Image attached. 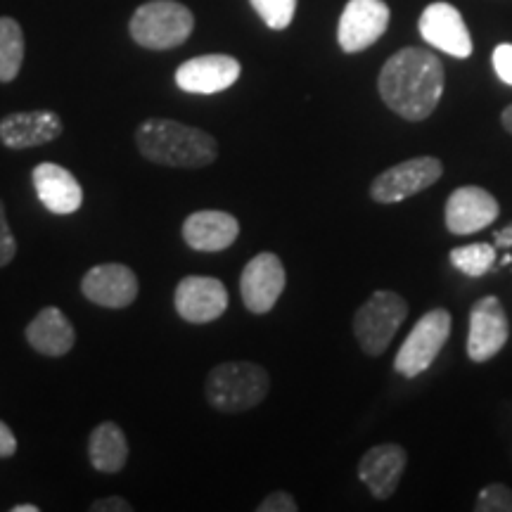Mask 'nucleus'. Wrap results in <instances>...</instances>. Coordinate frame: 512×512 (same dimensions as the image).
<instances>
[{
    "label": "nucleus",
    "mask_w": 512,
    "mask_h": 512,
    "mask_svg": "<svg viewBox=\"0 0 512 512\" xmlns=\"http://www.w3.org/2000/svg\"><path fill=\"white\" fill-rule=\"evenodd\" d=\"M377 88L394 114L422 121L437 110L444 93V64L425 48H403L384 62Z\"/></svg>",
    "instance_id": "nucleus-1"
},
{
    "label": "nucleus",
    "mask_w": 512,
    "mask_h": 512,
    "mask_svg": "<svg viewBox=\"0 0 512 512\" xmlns=\"http://www.w3.org/2000/svg\"><path fill=\"white\" fill-rule=\"evenodd\" d=\"M136 145L147 162L174 169H202L219 157L211 133L174 119H145L136 131Z\"/></svg>",
    "instance_id": "nucleus-2"
},
{
    "label": "nucleus",
    "mask_w": 512,
    "mask_h": 512,
    "mask_svg": "<svg viewBox=\"0 0 512 512\" xmlns=\"http://www.w3.org/2000/svg\"><path fill=\"white\" fill-rule=\"evenodd\" d=\"M271 389L268 370L252 361H228L216 366L204 382V396L219 413H245L259 406Z\"/></svg>",
    "instance_id": "nucleus-3"
},
{
    "label": "nucleus",
    "mask_w": 512,
    "mask_h": 512,
    "mask_svg": "<svg viewBox=\"0 0 512 512\" xmlns=\"http://www.w3.org/2000/svg\"><path fill=\"white\" fill-rule=\"evenodd\" d=\"M195 29V17L178 0H150L133 12L131 38L150 50H171L183 46Z\"/></svg>",
    "instance_id": "nucleus-4"
},
{
    "label": "nucleus",
    "mask_w": 512,
    "mask_h": 512,
    "mask_svg": "<svg viewBox=\"0 0 512 512\" xmlns=\"http://www.w3.org/2000/svg\"><path fill=\"white\" fill-rule=\"evenodd\" d=\"M408 316V304L401 294L377 290L354 316V337L358 347L368 356H382L403 320Z\"/></svg>",
    "instance_id": "nucleus-5"
},
{
    "label": "nucleus",
    "mask_w": 512,
    "mask_h": 512,
    "mask_svg": "<svg viewBox=\"0 0 512 512\" xmlns=\"http://www.w3.org/2000/svg\"><path fill=\"white\" fill-rule=\"evenodd\" d=\"M451 337V313L432 309L422 316L394 358V370L406 380L425 373L437 361L444 344Z\"/></svg>",
    "instance_id": "nucleus-6"
},
{
    "label": "nucleus",
    "mask_w": 512,
    "mask_h": 512,
    "mask_svg": "<svg viewBox=\"0 0 512 512\" xmlns=\"http://www.w3.org/2000/svg\"><path fill=\"white\" fill-rule=\"evenodd\" d=\"M444 174V166L437 157H413L399 162L392 169L382 171L370 185V197L377 204H396L432 188Z\"/></svg>",
    "instance_id": "nucleus-7"
},
{
    "label": "nucleus",
    "mask_w": 512,
    "mask_h": 512,
    "mask_svg": "<svg viewBox=\"0 0 512 512\" xmlns=\"http://www.w3.org/2000/svg\"><path fill=\"white\" fill-rule=\"evenodd\" d=\"M510 320L505 313L501 299L482 297L470 311V332H467V356L470 361L484 363L508 344Z\"/></svg>",
    "instance_id": "nucleus-8"
},
{
    "label": "nucleus",
    "mask_w": 512,
    "mask_h": 512,
    "mask_svg": "<svg viewBox=\"0 0 512 512\" xmlns=\"http://www.w3.org/2000/svg\"><path fill=\"white\" fill-rule=\"evenodd\" d=\"M285 285L287 273L280 256L273 252L256 254L240 275L242 304L247 306V311L256 313V316L268 313L278 304L280 294L285 292Z\"/></svg>",
    "instance_id": "nucleus-9"
},
{
    "label": "nucleus",
    "mask_w": 512,
    "mask_h": 512,
    "mask_svg": "<svg viewBox=\"0 0 512 512\" xmlns=\"http://www.w3.org/2000/svg\"><path fill=\"white\" fill-rule=\"evenodd\" d=\"M389 27V5L384 0H349L339 17L337 41L344 53H361L380 41Z\"/></svg>",
    "instance_id": "nucleus-10"
},
{
    "label": "nucleus",
    "mask_w": 512,
    "mask_h": 512,
    "mask_svg": "<svg viewBox=\"0 0 512 512\" xmlns=\"http://www.w3.org/2000/svg\"><path fill=\"white\" fill-rule=\"evenodd\" d=\"M174 306L188 323L204 325L219 320L228 309V290L221 280L209 275H188L176 287Z\"/></svg>",
    "instance_id": "nucleus-11"
},
{
    "label": "nucleus",
    "mask_w": 512,
    "mask_h": 512,
    "mask_svg": "<svg viewBox=\"0 0 512 512\" xmlns=\"http://www.w3.org/2000/svg\"><path fill=\"white\" fill-rule=\"evenodd\" d=\"M418 29L422 38H425L432 48L441 50V53L460 57V60L472 55L470 29H467L460 10L453 8L451 3L427 5L425 12L420 15Z\"/></svg>",
    "instance_id": "nucleus-12"
},
{
    "label": "nucleus",
    "mask_w": 512,
    "mask_h": 512,
    "mask_svg": "<svg viewBox=\"0 0 512 512\" xmlns=\"http://www.w3.org/2000/svg\"><path fill=\"white\" fill-rule=\"evenodd\" d=\"M498 214H501V207L491 192L479 185H463L453 190L446 202V228L453 235H472L489 228Z\"/></svg>",
    "instance_id": "nucleus-13"
},
{
    "label": "nucleus",
    "mask_w": 512,
    "mask_h": 512,
    "mask_svg": "<svg viewBox=\"0 0 512 512\" xmlns=\"http://www.w3.org/2000/svg\"><path fill=\"white\" fill-rule=\"evenodd\" d=\"M81 292L102 309H126L138 297V278L124 264H100L83 275Z\"/></svg>",
    "instance_id": "nucleus-14"
},
{
    "label": "nucleus",
    "mask_w": 512,
    "mask_h": 512,
    "mask_svg": "<svg viewBox=\"0 0 512 512\" xmlns=\"http://www.w3.org/2000/svg\"><path fill=\"white\" fill-rule=\"evenodd\" d=\"M240 62L230 55H200L176 69V86L185 93L214 95L240 79Z\"/></svg>",
    "instance_id": "nucleus-15"
},
{
    "label": "nucleus",
    "mask_w": 512,
    "mask_h": 512,
    "mask_svg": "<svg viewBox=\"0 0 512 512\" xmlns=\"http://www.w3.org/2000/svg\"><path fill=\"white\" fill-rule=\"evenodd\" d=\"M64 124L60 114L53 110L12 112L0 119V143L10 150H29L53 143L62 136Z\"/></svg>",
    "instance_id": "nucleus-16"
},
{
    "label": "nucleus",
    "mask_w": 512,
    "mask_h": 512,
    "mask_svg": "<svg viewBox=\"0 0 512 512\" xmlns=\"http://www.w3.org/2000/svg\"><path fill=\"white\" fill-rule=\"evenodd\" d=\"M408 456L399 444L373 446L358 463V479L366 484L370 496L377 501H387L399 489V482L406 470Z\"/></svg>",
    "instance_id": "nucleus-17"
},
{
    "label": "nucleus",
    "mask_w": 512,
    "mask_h": 512,
    "mask_svg": "<svg viewBox=\"0 0 512 512\" xmlns=\"http://www.w3.org/2000/svg\"><path fill=\"white\" fill-rule=\"evenodd\" d=\"M38 200L50 214L69 216L81 209L83 188L72 171L55 162H43L31 171Z\"/></svg>",
    "instance_id": "nucleus-18"
},
{
    "label": "nucleus",
    "mask_w": 512,
    "mask_h": 512,
    "mask_svg": "<svg viewBox=\"0 0 512 512\" xmlns=\"http://www.w3.org/2000/svg\"><path fill=\"white\" fill-rule=\"evenodd\" d=\"M240 223L228 211H195L183 223L185 245L195 252H223L238 240Z\"/></svg>",
    "instance_id": "nucleus-19"
},
{
    "label": "nucleus",
    "mask_w": 512,
    "mask_h": 512,
    "mask_svg": "<svg viewBox=\"0 0 512 512\" xmlns=\"http://www.w3.org/2000/svg\"><path fill=\"white\" fill-rule=\"evenodd\" d=\"M24 335H27L31 349L53 358L67 356L76 344L74 325L57 306H46V309L38 311Z\"/></svg>",
    "instance_id": "nucleus-20"
},
{
    "label": "nucleus",
    "mask_w": 512,
    "mask_h": 512,
    "mask_svg": "<svg viewBox=\"0 0 512 512\" xmlns=\"http://www.w3.org/2000/svg\"><path fill=\"white\" fill-rule=\"evenodd\" d=\"M88 458L98 472L114 475L124 470L128 460L126 434L117 422H100L88 439Z\"/></svg>",
    "instance_id": "nucleus-21"
},
{
    "label": "nucleus",
    "mask_w": 512,
    "mask_h": 512,
    "mask_svg": "<svg viewBox=\"0 0 512 512\" xmlns=\"http://www.w3.org/2000/svg\"><path fill=\"white\" fill-rule=\"evenodd\" d=\"M24 62V31L17 19L0 17V83L15 81Z\"/></svg>",
    "instance_id": "nucleus-22"
},
{
    "label": "nucleus",
    "mask_w": 512,
    "mask_h": 512,
    "mask_svg": "<svg viewBox=\"0 0 512 512\" xmlns=\"http://www.w3.org/2000/svg\"><path fill=\"white\" fill-rule=\"evenodd\" d=\"M448 259L460 273L470 275V278H482V275L494 271L498 254L496 247L489 245V242H472V245L451 249Z\"/></svg>",
    "instance_id": "nucleus-23"
},
{
    "label": "nucleus",
    "mask_w": 512,
    "mask_h": 512,
    "mask_svg": "<svg viewBox=\"0 0 512 512\" xmlns=\"http://www.w3.org/2000/svg\"><path fill=\"white\" fill-rule=\"evenodd\" d=\"M256 15L264 19L266 27L283 31L292 24L297 12V0H249Z\"/></svg>",
    "instance_id": "nucleus-24"
},
{
    "label": "nucleus",
    "mask_w": 512,
    "mask_h": 512,
    "mask_svg": "<svg viewBox=\"0 0 512 512\" xmlns=\"http://www.w3.org/2000/svg\"><path fill=\"white\" fill-rule=\"evenodd\" d=\"M477 512H512V489L501 482L486 484L482 491H479Z\"/></svg>",
    "instance_id": "nucleus-25"
},
{
    "label": "nucleus",
    "mask_w": 512,
    "mask_h": 512,
    "mask_svg": "<svg viewBox=\"0 0 512 512\" xmlns=\"http://www.w3.org/2000/svg\"><path fill=\"white\" fill-rule=\"evenodd\" d=\"M17 254V240L12 235V230L8 226V216H5V207L0 202V268L8 266Z\"/></svg>",
    "instance_id": "nucleus-26"
},
{
    "label": "nucleus",
    "mask_w": 512,
    "mask_h": 512,
    "mask_svg": "<svg viewBox=\"0 0 512 512\" xmlns=\"http://www.w3.org/2000/svg\"><path fill=\"white\" fill-rule=\"evenodd\" d=\"M299 505L287 491H273L264 501L256 505V512H297Z\"/></svg>",
    "instance_id": "nucleus-27"
},
{
    "label": "nucleus",
    "mask_w": 512,
    "mask_h": 512,
    "mask_svg": "<svg viewBox=\"0 0 512 512\" xmlns=\"http://www.w3.org/2000/svg\"><path fill=\"white\" fill-rule=\"evenodd\" d=\"M491 62H494L498 79L512 86V43H501L491 55Z\"/></svg>",
    "instance_id": "nucleus-28"
},
{
    "label": "nucleus",
    "mask_w": 512,
    "mask_h": 512,
    "mask_svg": "<svg viewBox=\"0 0 512 512\" xmlns=\"http://www.w3.org/2000/svg\"><path fill=\"white\" fill-rule=\"evenodd\" d=\"M93 512H133V505L121 496H110V498H98V501L91 503Z\"/></svg>",
    "instance_id": "nucleus-29"
},
{
    "label": "nucleus",
    "mask_w": 512,
    "mask_h": 512,
    "mask_svg": "<svg viewBox=\"0 0 512 512\" xmlns=\"http://www.w3.org/2000/svg\"><path fill=\"white\" fill-rule=\"evenodd\" d=\"M17 453V437L12 430L0 420V458H12Z\"/></svg>",
    "instance_id": "nucleus-30"
},
{
    "label": "nucleus",
    "mask_w": 512,
    "mask_h": 512,
    "mask_svg": "<svg viewBox=\"0 0 512 512\" xmlns=\"http://www.w3.org/2000/svg\"><path fill=\"white\" fill-rule=\"evenodd\" d=\"M494 247H503V249L512 247V223H510V226L501 228V230H496V233H494Z\"/></svg>",
    "instance_id": "nucleus-31"
},
{
    "label": "nucleus",
    "mask_w": 512,
    "mask_h": 512,
    "mask_svg": "<svg viewBox=\"0 0 512 512\" xmlns=\"http://www.w3.org/2000/svg\"><path fill=\"white\" fill-rule=\"evenodd\" d=\"M501 121H503V128H505V131H508L510 136H512V105L505 107L503 114H501Z\"/></svg>",
    "instance_id": "nucleus-32"
},
{
    "label": "nucleus",
    "mask_w": 512,
    "mask_h": 512,
    "mask_svg": "<svg viewBox=\"0 0 512 512\" xmlns=\"http://www.w3.org/2000/svg\"><path fill=\"white\" fill-rule=\"evenodd\" d=\"M12 512H38V505H15Z\"/></svg>",
    "instance_id": "nucleus-33"
}]
</instances>
